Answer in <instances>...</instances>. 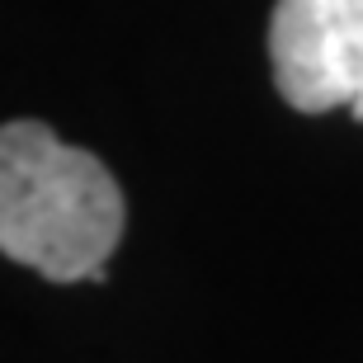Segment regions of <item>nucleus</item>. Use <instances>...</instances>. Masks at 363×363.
<instances>
[{
  "instance_id": "2",
  "label": "nucleus",
  "mask_w": 363,
  "mask_h": 363,
  "mask_svg": "<svg viewBox=\"0 0 363 363\" xmlns=\"http://www.w3.org/2000/svg\"><path fill=\"white\" fill-rule=\"evenodd\" d=\"M269 67L288 108L363 123V0H274Z\"/></svg>"
},
{
  "instance_id": "1",
  "label": "nucleus",
  "mask_w": 363,
  "mask_h": 363,
  "mask_svg": "<svg viewBox=\"0 0 363 363\" xmlns=\"http://www.w3.org/2000/svg\"><path fill=\"white\" fill-rule=\"evenodd\" d=\"M123 189L38 118L0 123V255L48 283H104L123 241Z\"/></svg>"
}]
</instances>
